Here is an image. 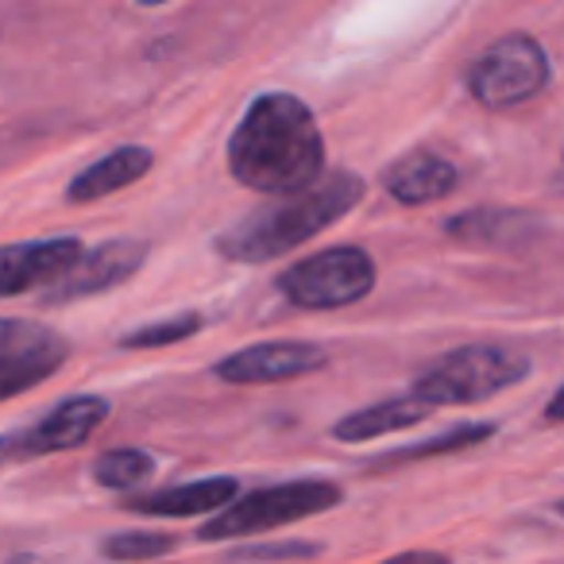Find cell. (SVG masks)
Returning a JSON list of instances; mask_svg holds the SVG:
<instances>
[{
	"instance_id": "26",
	"label": "cell",
	"mask_w": 564,
	"mask_h": 564,
	"mask_svg": "<svg viewBox=\"0 0 564 564\" xmlns=\"http://www.w3.org/2000/svg\"><path fill=\"white\" fill-rule=\"evenodd\" d=\"M135 4H143V9H159V4H171V0H135Z\"/></svg>"
},
{
	"instance_id": "7",
	"label": "cell",
	"mask_w": 564,
	"mask_h": 564,
	"mask_svg": "<svg viewBox=\"0 0 564 564\" xmlns=\"http://www.w3.org/2000/svg\"><path fill=\"white\" fill-rule=\"evenodd\" d=\"M329 364V352L310 340H259V345L236 348L213 364V376L225 383L263 387V383H291V379L314 376Z\"/></svg>"
},
{
	"instance_id": "18",
	"label": "cell",
	"mask_w": 564,
	"mask_h": 564,
	"mask_svg": "<svg viewBox=\"0 0 564 564\" xmlns=\"http://www.w3.org/2000/svg\"><path fill=\"white\" fill-rule=\"evenodd\" d=\"M151 471H155V460L140 448H109L94 464V479L109 491H132V487L148 484Z\"/></svg>"
},
{
	"instance_id": "10",
	"label": "cell",
	"mask_w": 564,
	"mask_h": 564,
	"mask_svg": "<svg viewBox=\"0 0 564 564\" xmlns=\"http://www.w3.org/2000/svg\"><path fill=\"white\" fill-rule=\"evenodd\" d=\"M105 422H109V402H105L101 394H74V399H63L51 414H43L40 422L28 425V430H20L24 460L82 448Z\"/></svg>"
},
{
	"instance_id": "14",
	"label": "cell",
	"mask_w": 564,
	"mask_h": 564,
	"mask_svg": "<svg viewBox=\"0 0 564 564\" xmlns=\"http://www.w3.org/2000/svg\"><path fill=\"white\" fill-rule=\"evenodd\" d=\"M430 414H433V406H425L414 394H406V399H383L364 410H352V414H345L340 422H333V437H337L340 445H364V441L387 437V433L414 430V425L425 422Z\"/></svg>"
},
{
	"instance_id": "22",
	"label": "cell",
	"mask_w": 564,
	"mask_h": 564,
	"mask_svg": "<svg viewBox=\"0 0 564 564\" xmlns=\"http://www.w3.org/2000/svg\"><path fill=\"white\" fill-rule=\"evenodd\" d=\"M317 545H279V549H243L240 561H267V556H314Z\"/></svg>"
},
{
	"instance_id": "21",
	"label": "cell",
	"mask_w": 564,
	"mask_h": 564,
	"mask_svg": "<svg viewBox=\"0 0 564 564\" xmlns=\"http://www.w3.org/2000/svg\"><path fill=\"white\" fill-rule=\"evenodd\" d=\"M174 538L171 533H112V538L101 541V553L109 561H155V556L171 553Z\"/></svg>"
},
{
	"instance_id": "17",
	"label": "cell",
	"mask_w": 564,
	"mask_h": 564,
	"mask_svg": "<svg viewBox=\"0 0 564 564\" xmlns=\"http://www.w3.org/2000/svg\"><path fill=\"white\" fill-rule=\"evenodd\" d=\"M522 228H530V217H522V213L468 209V213H456V217L445 225V232L464 243H502L514 232H522Z\"/></svg>"
},
{
	"instance_id": "2",
	"label": "cell",
	"mask_w": 564,
	"mask_h": 564,
	"mask_svg": "<svg viewBox=\"0 0 564 564\" xmlns=\"http://www.w3.org/2000/svg\"><path fill=\"white\" fill-rule=\"evenodd\" d=\"M364 202V178L352 171H329L299 194L274 197V205L248 213L228 232L217 236V251L232 263H267L286 251L302 248L325 228L337 225L345 213Z\"/></svg>"
},
{
	"instance_id": "5",
	"label": "cell",
	"mask_w": 564,
	"mask_h": 564,
	"mask_svg": "<svg viewBox=\"0 0 564 564\" xmlns=\"http://www.w3.org/2000/svg\"><path fill=\"white\" fill-rule=\"evenodd\" d=\"M376 279L379 267L368 248L337 243L291 263L274 279V286L294 310H345L368 299L376 291Z\"/></svg>"
},
{
	"instance_id": "24",
	"label": "cell",
	"mask_w": 564,
	"mask_h": 564,
	"mask_svg": "<svg viewBox=\"0 0 564 564\" xmlns=\"http://www.w3.org/2000/svg\"><path fill=\"white\" fill-rule=\"evenodd\" d=\"M24 460V448H20V433H0V468Z\"/></svg>"
},
{
	"instance_id": "6",
	"label": "cell",
	"mask_w": 564,
	"mask_h": 564,
	"mask_svg": "<svg viewBox=\"0 0 564 564\" xmlns=\"http://www.w3.org/2000/svg\"><path fill=\"white\" fill-rule=\"evenodd\" d=\"M553 82V63L549 51L541 47L533 35L514 32L495 40L476 63L468 66V97L476 105H484L487 112H507L518 105L533 101L538 94H545Z\"/></svg>"
},
{
	"instance_id": "11",
	"label": "cell",
	"mask_w": 564,
	"mask_h": 564,
	"mask_svg": "<svg viewBox=\"0 0 564 564\" xmlns=\"http://www.w3.org/2000/svg\"><path fill=\"white\" fill-rule=\"evenodd\" d=\"M460 182V171L453 159L437 155V151H406L383 171V189L399 205H433L448 197Z\"/></svg>"
},
{
	"instance_id": "27",
	"label": "cell",
	"mask_w": 564,
	"mask_h": 564,
	"mask_svg": "<svg viewBox=\"0 0 564 564\" xmlns=\"http://www.w3.org/2000/svg\"><path fill=\"white\" fill-rule=\"evenodd\" d=\"M553 514H556V518H564V499H556V502H553Z\"/></svg>"
},
{
	"instance_id": "4",
	"label": "cell",
	"mask_w": 564,
	"mask_h": 564,
	"mask_svg": "<svg viewBox=\"0 0 564 564\" xmlns=\"http://www.w3.org/2000/svg\"><path fill=\"white\" fill-rule=\"evenodd\" d=\"M345 491L333 479H291V484H271L259 491L236 495L228 507H220L209 522L197 530L202 541H232L256 538V533L279 530V525L306 522L314 514L340 507Z\"/></svg>"
},
{
	"instance_id": "19",
	"label": "cell",
	"mask_w": 564,
	"mask_h": 564,
	"mask_svg": "<svg viewBox=\"0 0 564 564\" xmlns=\"http://www.w3.org/2000/svg\"><path fill=\"white\" fill-rule=\"evenodd\" d=\"M202 329H205V317L186 310V314L163 317V322H151V325H140V329L124 333L120 348H171V345H182V340L197 337Z\"/></svg>"
},
{
	"instance_id": "16",
	"label": "cell",
	"mask_w": 564,
	"mask_h": 564,
	"mask_svg": "<svg viewBox=\"0 0 564 564\" xmlns=\"http://www.w3.org/2000/svg\"><path fill=\"white\" fill-rule=\"evenodd\" d=\"M499 425L495 422H464L453 425L445 433H433L430 441H414V445H402L394 453H387L379 464H406V460H430V456H445V453H460V448H476L484 441L495 437Z\"/></svg>"
},
{
	"instance_id": "12",
	"label": "cell",
	"mask_w": 564,
	"mask_h": 564,
	"mask_svg": "<svg viewBox=\"0 0 564 564\" xmlns=\"http://www.w3.org/2000/svg\"><path fill=\"white\" fill-rule=\"evenodd\" d=\"M236 495H240V484L232 476H209V479H194V484L163 487V491L124 499V510L148 518H194V514H217Z\"/></svg>"
},
{
	"instance_id": "13",
	"label": "cell",
	"mask_w": 564,
	"mask_h": 564,
	"mask_svg": "<svg viewBox=\"0 0 564 564\" xmlns=\"http://www.w3.org/2000/svg\"><path fill=\"white\" fill-rule=\"evenodd\" d=\"M151 166H155V155L140 143H128V148H117L109 155H101L97 163H89L82 174H74V182L66 186V202L86 205V202H101V197H112L120 189H128L132 182L148 178Z\"/></svg>"
},
{
	"instance_id": "25",
	"label": "cell",
	"mask_w": 564,
	"mask_h": 564,
	"mask_svg": "<svg viewBox=\"0 0 564 564\" xmlns=\"http://www.w3.org/2000/svg\"><path fill=\"white\" fill-rule=\"evenodd\" d=\"M545 417H549V422H564V387H556V394L549 399Z\"/></svg>"
},
{
	"instance_id": "9",
	"label": "cell",
	"mask_w": 564,
	"mask_h": 564,
	"mask_svg": "<svg viewBox=\"0 0 564 564\" xmlns=\"http://www.w3.org/2000/svg\"><path fill=\"white\" fill-rule=\"evenodd\" d=\"M82 248L86 243L74 240V236L0 243V299H17V294L51 286L82 256Z\"/></svg>"
},
{
	"instance_id": "8",
	"label": "cell",
	"mask_w": 564,
	"mask_h": 564,
	"mask_svg": "<svg viewBox=\"0 0 564 564\" xmlns=\"http://www.w3.org/2000/svg\"><path fill=\"white\" fill-rule=\"evenodd\" d=\"M143 259H148V243L143 240H105L97 248H82V256L51 282L47 302L63 306V302H82L112 291V286H120V282L140 271Z\"/></svg>"
},
{
	"instance_id": "1",
	"label": "cell",
	"mask_w": 564,
	"mask_h": 564,
	"mask_svg": "<svg viewBox=\"0 0 564 564\" xmlns=\"http://www.w3.org/2000/svg\"><path fill=\"white\" fill-rule=\"evenodd\" d=\"M228 174L263 197L310 189L325 174V135L294 94H259L225 143Z\"/></svg>"
},
{
	"instance_id": "15",
	"label": "cell",
	"mask_w": 564,
	"mask_h": 564,
	"mask_svg": "<svg viewBox=\"0 0 564 564\" xmlns=\"http://www.w3.org/2000/svg\"><path fill=\"white\" fill-rule=\"evenodd\" d=\"M66 356H70V348H66V340L58 337L55 345L35 348V352L4 364V368H0V402L12 399V394L32 391V387H40V383H47V379L66 364Z\"/></svg>"
},
{
	"instance_id": "23",
	"label": "cell",
	"mask_w": 564,
	"mask_h": 564,
	"mask_svg": "<svg viewBox=\"0 0 564 564\" xmlns=\"http://www.w3.org/2000/svg\"><path fill=\"white\" fill-rule=\"evenodd\" d=\"M379 564H453V556L433 553V549H410V553H394Z\"/></svg>"
},
{
	"instance_id": "3",
	"label": "cell",
	"mask_w": 564,
	"mask_h": 564,
	"mask_svg": "<svg viewBox=\"0 0 564 564\" xmlns=\"http://www.w3.org/2000/svg\"><path fill=\"white\" fill-rule=\"evenodd\" d=\"M533 371V360L510 345H464L425 364L410 383V394L425 406H468L518 387Z\"/></svg>"
},
{
	"instance_id": "20",
	"label": "cell",
	"mask_w": 564,
	"mask_h": 564,
	"mask_svg": "<svg viewBox=\"0 0 564 564\" xmlns=\"http://www.w3.org/2000/svg\"><path fill=\"white\" fill-rule=\"evenodd\" d=\"M58 333L47 329L40 322H24V317H0V368L20 356L35 352V348H47L55 345Z\"/></svg>"
}]
</instances>
